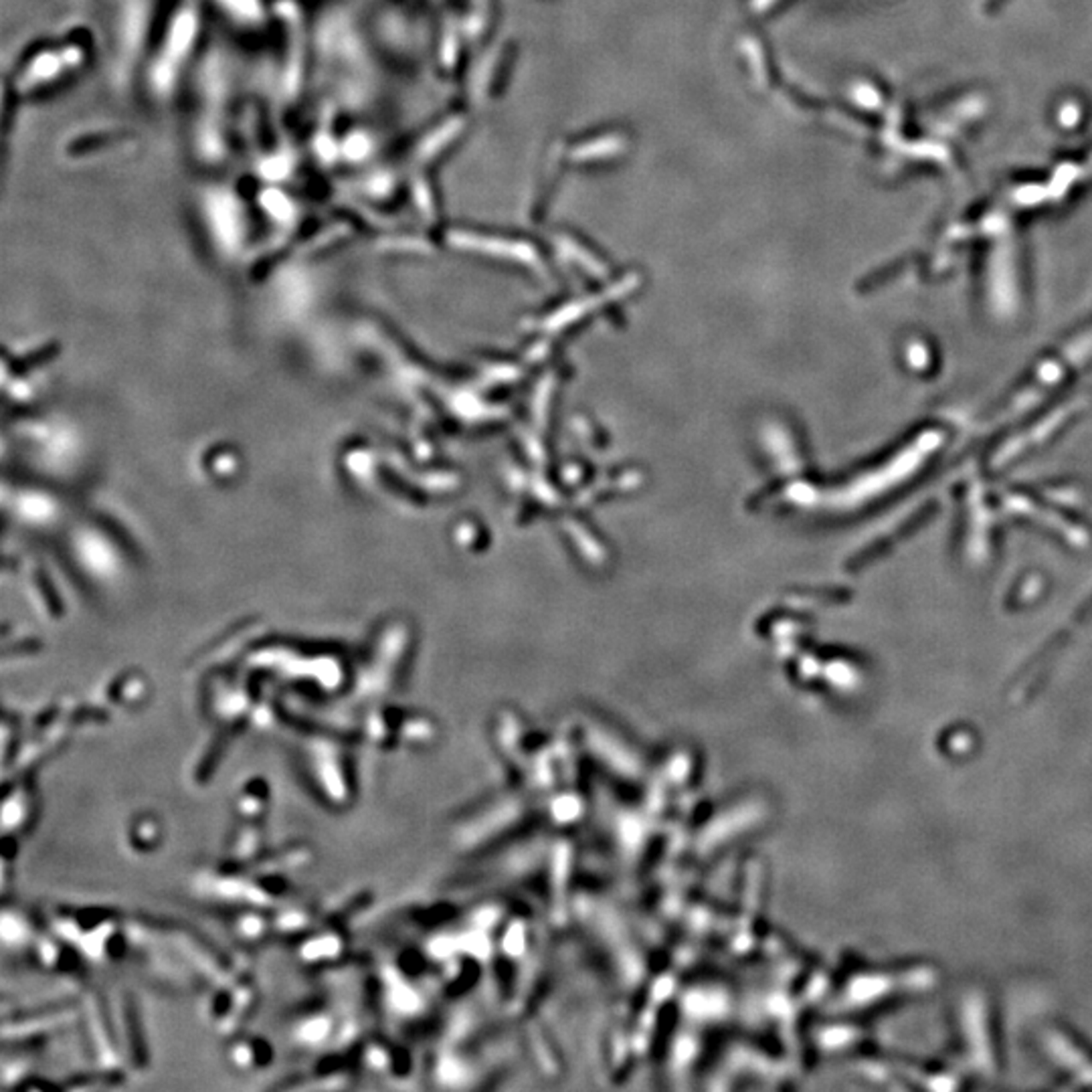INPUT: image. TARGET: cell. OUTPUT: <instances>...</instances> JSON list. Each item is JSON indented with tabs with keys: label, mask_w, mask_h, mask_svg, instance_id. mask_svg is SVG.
Here are the masks:
<instances>
[{
	"label": "cell",
	"mask_w": 1092,
	"mask_h": 1092,
	"mask_svg": "<svg viewBox=\"0 0 1092 1092\" xmlns=\"http://www.w3.org/2000/svg\"><path fill=\"white\" fill-rule=\"evenodd\" d=\"M330 1024L328 1018L318 1016V1018H310V1019H303L300 1025V1040L302 1042H314V1040H324L328 1036Z\"/></svg>",
	"instance_id": "obj_1"
},
{
	"label": "cell",
	"mask_w": 1092,
	"mask_h": 1092,
	"mask_svg": "<svg viewBox=\"0 0 1092 1092\" xmlns=\"http://www.w3.org/2000/svg\"><path fill=\"white\" fill-rule=\"evenodd\" d=\"M239 933L245 936V939H259L266 933V923L257 917H243L241 925H239Z\"/></svg>",
	"instance_id": "obj_2"
}]
</instances>
